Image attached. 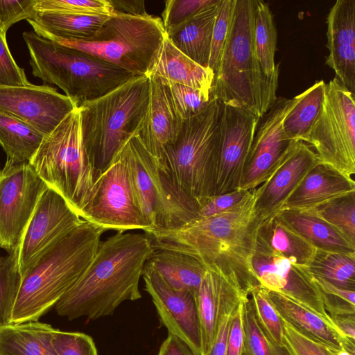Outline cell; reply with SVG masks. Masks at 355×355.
<instances>
[{"instance_id": "cell-8", "label": "cell", "mask_w": 355, "mask_h": 355, "mask_svg": "<svg viewBox=\"0 0 355 355\" xmlns=\"http://www.w3.org/2000/svg\"><path fill=\"white\" fill-rule=\"evenodd\" d=\"M29 163L80 216L98 176L83 144L78 107L44 137Z\"/></svg>"}, {"instance_id": "cell-42", "label": "cell", "mask_w": 355, "mask_h": 355, "mask_svg": "<svg viewBox=\"0 0 355 355\" xmlns=\"http://www.w3.org/2000/svg\"><path fill=\"white\" fill-rule=\"evenodd\" d=\"M234 0H220L214 25L209 68L216 73L230 28Z\"/></svg>"}, {"instance_id": "cell-31", "label": "cell", "mask_w": 355, "mask_h": 355, "mask_svg": "<svg viewBox=\"0 0 355 355\" xmlns=\"http://www.w3.org/2000/svg\"><path fill=\"white\" fill-rule=\"evenodd\" d=\"M277 215L316 249L355 254V245L312 210H282Z\"/></svg>"}, {"instance_id": "cell-55", "label": "cell", "mask_w": 355, "mask_h": 355, "mask_svg": "<svg viewBox=\"0 0 355 355\" xmlns=\"http://www.w3.org/2000/svg\"><path fill=\"white\" fill-rule=\"evenodd\" d=\"M336 355H354L345 349H339L336 352Z\"/></svg>"}, {"instance_id": "cell-37", "label": "cell", "mask_w": 355, "mask_h": 355, "mask_svg": "<svg viewBox=\"0 0 355 355\" xmlns=\"http://www.w3.org/2000/svg\"><path fill=\"white\" fill-rule=\"evenodd\" d=\"M242 327L241 355H288L285 347L275 344L259 326L250 296L242 304Z\"/></svg>"}, {"instance_id": "cell-10", "label": "cell", "mask_w": 355, "mask_h": 355, "mask_svg": "<svg viewBox=\"0 0 355 355\" xmlns=\"http://www.w3.org/2000/svg\"><path fill=\"white\" fill-rule=\"evenodd\" d=\"M162 19L150 15L113 12L91 37L69 40L42 37L110 62L133 75L148 76L166 38Z\"/></svg>"}, {"instance_id": "cell-2", "label": "cell", "mask_w": 355, "mask_h": 355, "mask_svg": "<svg viewBox=\"0 0 355 355\" xmlns=\"http://www.w3.org/2000/svg\"><path fill=\"white\" fill-rule=\"evenodd\" d=\"M144 234L121 233L100 242L85 272L55 306L69 320L112 315L124 301L141 298L139 280L154 251Z\"/></svg>"}, {"instance_id": "cell-39", "label": "cell", "mask_w": 355, "mask_h": 355, "mask_svg": "<svg viewBox=\"0 0 355 355\" xmlns=\"http://www.w3.org/2000/svg\"><path fill=\"white\" fill-rule=\"evenodd\" d=\"M255 318L267 336L276 345H283L282 318L271 300L267 289L261 286L249 295Z\"/></svg>"}, {"instance_id": "cell-6", "label": "cell", "mask_w": 355, "mask_h": 355, "mask_svg": "<svg viewBox=\"0 0 355 355\" xmlns=\"http://www.w3.org/2000/svg\"><path fill=\"white\" fill-rule=\"evenodd\" d=\"M222 115L223 103L211 96L202 111L183 120L176 140L160 162L180 190L199 205L215 196Z\"/></svg>"}, {"instance_id": "cell-17", "label": "cell", "mask_w": 355, "mask_h": 355, "mask_svg": "<svg viewBox=\"0 0 355 355\" xmlns=\"http://www.w3.org/2000/svg\"><path fill=\"white\" fill-rule=\"evenodd\" d=\"M142 277L145 290L151 297L161 322L168 334L180 338L196 355H202L196 295L187 291L173 288L146 263Z\"/></svg>"}, {"instance_id": "cell-47", "label": "cell", "mask_w": 355, "mask_h": 355, "mask_svg": "<svg viewBox=\"0 0 355 355\" xmlns=\"http://www.w3.org/2000/svg\"><path fill=\"white\" fill-rule=\"evenodd\" d=\"M214 0H168L162 13L164 29L187 19Z\"/></svg>"}, {"instance_id": "cell-22", "label": "cell", "mask_w": 355, "mask_h": 355, "mask_svg": "<svg viewBox=\"0 0 355 355\" xmlns=\"http://www.w3.org/2000/svg\"><path fill=\"white\" fill-rule=\"evenodd\" d=\"M149 78L148 107L136 136L160 163L166 148L176 140L183 120L173 105L168 87Z\"/></svg>"}, {"instance_id": "cell-19", "label": "cell", "mask_w": 355, "mask_h": 355, "mask_svg": "<svg viewBox=\"0 0 355 355\" xmlns=\"http://www.w3.org/2000/svg\"><path fill=\"white\" fill-rule=\"evenodd\" d=\"M260 119L223 103L221 141L215 196L239 189L248 153Z\"/></svg>"}, {"instance_id": "cell-50", "label": "cell", "mask_w": 355, "mask_h": 355, "mask_svg": "<svg viewBox=\"0 0 355 355\" xmlns=\"http://www.w3.org/2000/svg\"><path fill=\"white\" fill-rule=\"evenodd\" d=\"M243 302L236 308L232 315L230 328L227 346L225 355H241L243 344Z\"/></svg>"}, {"instance_id": "cell-49", "label": "cell", "mask_w": 355, "mask_h": 355, "mask_svg": "<svg viewBox=\"0 0 355 355\" xmlns=\"http://www.w3.org/2000/svg\"><path fill=\"white\" fill-rule=\"evenodd\" d=\"M249 191L236 190L212 196L200 203L198 217H208L221 214L240 202Z\"/></svg>"}, {"instance_id": "cell-54", "label": "cell", "mask_w": 355, "mask_h": 355, "mask_svg": "<svg viewBox=\"0 0 355 355\" xmlns=\"http://www.w3.org/2000/svg\"><path fill=\"white\" fill-rule=\"evenodd\" d=\"M330 318L341 334L355 343V314L334 315Z\"/></svg>"}, {"instance_id": "cell-7", "label": "cell", "mask_w": 355, "mask_h": 355, "mask_svg": "<svg viewBox=\"0 0 355 355\" xmlns=\"http://www.w3.org/2000/svg\"><path fill=\"white\" fill-rule=\"evenodd\" d=\"M32 74L54 84L78 107L98 98L135 77L129 72L89 53L61 46L37 35L22 34Z\"/></svg>"}, {"instance_id": "cell-14", "label": "cell", "mask_w": 355, "mask_h": 355, "mask_svg": "<svg viewBox=\"0 0 355 355\" xmlns=\"http://www.w3.org/2000/svg\"><path fill=\"white\" fill-rule=\"evenodd\" d=\"M84 221L60 194L47 187L37 203L19 248L20 276Z\"/></svg>"}, {"instance_id": "cell-15", "label": "cell", "mask_w": 355, "mask_h": 355, "mask_svg": "<svg viewBox=\"0 0 355 355\" xmlns=\"http://www.w3.org/2000/svg\"><path fill=\"white\" fill-rule=\"evenodd\" d=\"M252 266L261 286L281 293L332 322L324 309L322 294L308 267L272 250L257 235Z\"/></svg>"}, {"instance_id": "cell-27", "label": "cell", "mask_w": 355, "mask_h": 355, "mask_svg": "<svg viewBox=\"0 0 355 355\" xmlns=\"http://www.w3.org/2000/svg\"><path fill=\"white\" fill-rule=\"evenodd\" d=\"M220 0H214L182 22L165 29L166 37L179 51L209 68L212 32Z\"/></svg>"}, {"instance_id": "cell-12", "label": "cell", "mask_w": 355, "mask_h": 355, "mask_svg": "<svg viewBox=\"0 0 355 355\" xmlns=\"http://www.w3.org/2000/svg\"><path fill=\"white\" fill-rule=\"evenodd\" d=\"M47 187L29 162L6 160L0 170V248L19 249L37 203Z\"/></svg>"}, {"instance_id": "cell-5", "label": "cell", "mask_w": 355, "mask_h": 355, "mask_svg": "<svg viewBox=\"0 0 355 355\" xmlns=\"http://www.w3.org/2000/svg\"><path fill=\"white\" fill-rule=\"evenodd\" d=\"M150 78L135 76L78 108L85 150L98 178L138 132L148 107Z\"/></svg>"}, {"instance_id": "cell-34", "label": "cell", "mask_w": 355, "mask_h": 355, "mask_svg": "<svg viewBox=\"0 0 355 355\" xmlns=\"http://www.w3.org/2000/svg\"><path fill=\"white\" fill-rule=\"evenodd\" d=\"M325 83L323 80L316 81L300 94L299 101L283 123V130L288 139L305 141L309 132L321 111Z\"/></svg>"}, {"instance_id": "cell-23", "label": "cell", "mask_w": 355, "mask_h": 355, "mask_svg": "<svg viewBox=\"0 0 355 355\" xmlns=\"http://www.w3.org/2000/svg\"><path fill=\"white\" fill-rule=\"evenodd\" d=\"M248 297L220 273L207 270L196 295L202 355L210 350L220 319Z\"/></svg>"}, {"instance_id": "cell-21", "label": "cell", "mask_w": 355, "mask_h": 355, "mask_svg": "<svg viewBox=\"0 0 355 355\" xmlns=\"http://www.w3.org/2000/svg\"><path fill=\"white\" fill-rule=\"evenodd\" d=\"M326 64L355 94V0H337L327 18Z\"/></svg>"}, {"instance_id": "cell-53", "label": "cell", "mask_w": 355, "mask_h": 355, "mask_svg": "<svg viewBox=\"0 0 355 355\" xmlns=\"http://www.w3.org/2000/svg\"><path fill=\"white\" fill-rule=\"evenodd\" d=\"M157 355H196L178 337L168 334L160 346Z\"/></svg>"}, {"instance_id": "cell-4", "label": "cell", "mask_w": 355, "mask_h": 355, "mask_svg": "<svg viewBox=\"0 0 355 355\" xmlns=\"http://www.w3.org/2000/svg\"><path fill=\"white\" fill-rule=\"evenodd\" d=\"M255 0H234L230 28L210 96L261 119L277 99L279 73L267 76L254 42Z\"/></svg>"}, {"instance_id": "cell-45", "label": "cell", "mask_w": 355, "mask_h": 355, "mask_svg": "<svg viewBox=\"0 0 355 355\" xmlns=\"http://www.w3.org/2000/svg\"><path fill=\"white\" fill-rule=\"evenodd\" d=\"M52 344L58 355H98L92 338L80 332L55 329Z\"/></svg>"}, {"instance_id": "cell-18", "label": "cell", "mask_w": 355, "mask_h": 355, "mask_svg": "<svg viewBox=\"0 0 355 355\" xmlns=\"http://www.w3.org/2000/svg\"><path fill=\"white\" fill-rule=\"evenodd\" d=\"M76 107L71 99L49 85L0 86V112L19 119L44 136Z\"/></svg>"}, {"instance_id": "cell-41", "label": "cell", "mask_w": 355, "mask_h": 355, "mask_svg": "<svg viewBox=\"0 0 355 355\" xmlns=\"http://www.w3.org/2000/svg\"><path fill=\"white\" fill-rule=\"evenodd\" d=\"M37 12L66 14H112L108 0H37L34 6Z\"/></svg>"}, {"instance_id": "cell-36", "label": "cell", "mask_w": 355, "mask_h": 355, "mask_svg": "<svg viewBox=\"0 0 355 355\" xmlns=\"http://www.w3.org/2000/svg\"><path fill=\"white\" fill-rule=\"evenodd\" d=\"M254 42L263 73L267 76L279 73V64L275 62L277 33L274 18L269 4L261 0H255Z\"/></svg>"}, {"instance_id": "cell-11", "label": "cell", "mask_w": 355, "mask_h": 355, "mask_svg": "<svg viewBox=\"0 0 355 355\" xmlns=\"http://www.w3.org/2000/svg\"><path fill=\"white\" fill-rule=\"evenodd\" d=\"M304 143L319 162L351 178L355 173L354 94L336 77L325 83L321 111Z\"/></svg>"}, {"instance_id": "cell-28", "label": "cell", "mask_w": 355, "mask_h": 355, "mask_svg": "<svg viewBox=\"0 0 355 355\" xmlns=\"http://www.w3.org/2000/svg\"><path fill=\"white\" fill-rule=\"evenodd\" d=\"M55 329L40 321L0 326V355H58L52 344Z\"/></svg>"}, {"instance_id": "cell-1", "label": "cell", "mask_w": 355, "mask_h": 355, "mask_svg": "<svg viewBox=\"0 0 355 355\" xmlns=\"http://www.w3.org/2000/svg\"><path fill=\"white\" fill-rule=\"evenodd\" d=\"M257 188L228 210L197 217L175 230L144 232L154 250L182 252L220 273L246 296L260 286L252 266L260 223L254 216Z\"/></svg>"}, {"instance_id": "cell-51", "label": "cell", "mask_w": 355, "mask_h": 355, "mask_svg": "<svg viewBox=\"0 0 355 355\" xmlns=\"http://www.w3.org/2000/svg\"><path fill=\"white\" fill-rule=\"evenodd\" d=\"M234 311L220 319L213 345L206 355L225 354L232 318Z\"/></svg>"}, {"instance_id": "cell-13", "label": "cell", "mask_w": 355, "mask_h": 355, "mask_svg": "<svg viewBox=\"0 0 355 355\" xmlns=\"http://www.w3.org/2000/svg\"><path fill=\"white\" fill-rule=\"evenodd\" d=\"M80 217L105 230L121 233L150 228L134 202L126 168L120 158L98 178Z\"/></svg>"}, {"instance_id": "cell-40", "label": "cell", "mask_w": 355, "mask_h": 355, "mask_svg": "<svg viewBox=\"0 0 355 355\" xmlns=\"http://www.w3.org/2000/svg\"><path fill=\"white\" fill-rule=\"evenodd\" d=\"M19 249L0 257V326L10 322L12 308L20 285Z\"/></svg>"}, {"instance_id": "cell-48", "label": "cell", "mask_w": 355, "mask_h": 355, "mask_svg": "<svg viewBox=\"0 0 355 355\" xmlns=\"http://www.w3.org/2000/svg\"><path fill=\"white\" fill-rule=\"evenodd\" d=\"M31 84L24 69L13 58L6 37L0 33V86H26Z\"/></svg>"}, {"instance_id": "cell-35", "label": "cell", "mask_w": 355, "mask_h": 355, "mask_svg": "<svg viewBox=\"0 0 355 355\" xmlns=\"http://www.w3.org/2000/svg\"><path fill=\"white\" fill-rule=\"evenodd\" d=\"M308 270L313 277L342 288L355 291V254L317 249Z\"/></svg>"}, {"instance_id": "cell-3", "label": "cell", "mask_w": 355, "mask_h": 355, "mask_svg": "<svg viewBox=\"0 0 355 355\" xmlns=\"http://www.w3.org/2000/svg\"><path fill=\"white\" fill-rule=\"evenodd\" d=\"M105 229L84 221L46 251L21 277L9 323L39 321L92 262Z\"/></svg>"}, {"instance_id": "cell-44", "label": "cell", "mask_w": 355, "mask_h": 355, "mask_svg": "<svg viewBox=\"0 0 355 355\" xmlns=\"http://www.w3.org/2000/svg\"><path fill=\"white\" fill-rule=\"evenodd\" d=\"M168 87L173 105L182 120L202 111L211 98L209 93L187 86L173 85Z\"/></svg>"}, {"instance_id": "cell-9", "label": "cell", "mask_w": 355, "mask_h": 355, "mask_svg": "<svg viewBox=\"0 0 355 355\" xmlns=\"http://www.w3.org/2000/svg\"><path fill=\"white\" fill-rule=\"evenodd\" d=\"M117 157L125 166L134 202L150 226L144 232L175 230L198 217L199 203L180 190L136 135Z\"/></svg>"}, {"instance_id": "cell-32", "label": "cell", "mask_w": 355, "mask_h": 355, "mask_svg": "<svg viewBox=\"0 0 355 355\" xmlns=\"http://www.w3.org/2000/svg\"><path fill=\"white\" fill-rule=\"evenodd\" d=\"M257 237L272 250L305 267H308L317 250L277 214L260 225Z\"/></svg>"}, {"instance_id": "cell-26", "label": "cell", "mask_w": 355, "mask_h": 355, "mask_svg": "<svg viewBox=\"0 0 355 355\" xmlns=\"http://www.w3.org/2000/svg\"><path fill=\"white\" fill-rule=\"evenodd\" d=\"M268 295L281 317L308 337L334 349L354 354L355 344L330 322L310 309L277 292Z\"/></svg>"}, {"instance_id": "cell-46", "label": "cell", "mask_w": 355, "mask_h": 355, "mask_svg": "<svg viewBox=\"0 0 355 355\" xmlns=\"http://www.w3.org/2000/svg\"><path fill=\"white\" fill-rule=\"evenodd\" d=\"M37 0H0V33L6 37L9 28L22 20L32 19Z\"/></svg>"}, {"instance_id": "cell-29", "label": "cell", "mask_w": 355, "mask_h": 355, "mask_svg": "<svg viewBox=\"0 0 355 355\" xmlns=\"http://www.w3.org/2000/svg\"><path fill=\"white\" fill-rule=\"evenodd\" d=\"M110 15L36 12L32 19L26 21L40 37L83 40L93 36Z\"/></svg>"}, {"instance_id": "cell-33", "label": "cell", "mask_w": 355, "mask_h": 355, "mask_svg": "<svg viewBox=\"0 0 355 355\" xmlns=\"http://www.w3.org/2000/svg\"><path fill=\"white\" fill-rule=\"evenodd\" d=\"M44 137L26 123L0 112V146L6 154V160L29 162Z\"/></svg>"}, {"instance_id": "cell-43", "label": "cell", "mask_w": 355, "mask_h": 355, "mask_svg": "<svg viewBox=\"0 0 355 355\" xmlns=\"http://www.w3.org/2000/svg\"><path fill=\"white\" fill-rule=\"evenodd\" d=\"M282 322L283 345L288 355H336L339 350L308 337L283 318Z\"/></svg>"}, {"instance_id": "cell-38", "label": "cell", "mask_w": 355, "mask_h": 355, "mask_svg": "<svg viewBox=\"0 0 355 355\" xmlns=\"http://www.w3.org/2000/svg\"><path fill=\"white\" fill-rule=\"evenodd\" d=\"M311 210L355 245V191L334 198Z\"/></svg>"}, {"instance_id": "cell-25", "label": "cell", "mask_w": 355, "mask_h": 355, "mask_svg": "<svg viewBox=\"0 0 355 355\" xmlns=\"http://www.w3.org/2000/svg\"><path fill=\"white\" fill-rule=\"evenodd\" d=\"M147 76L166 86L181 85L211 94L214 74L179 51L166 36Z\"/></svg>"}, {"instance_id": "cell-16", "label": "cell", "mask_w": 355, "mask_h": 355, "mask_svg": "<svg viewBox=\"0 0 355 355\" xmlns=\"http://www.w3.org/2000/svg\"><path fill=\"white\" fill-rule=\"evenodd\" d=\"M300 98H277L260 119L245 162L240 190L250 191L261 185L277 168L296 142L286 137L283 123Z\"/></svg>"}, {"instance_id": "cell-30", "label": "cell", "mask_w": 355, "mask_h": 355, "mask_svg": "<svg viewBox=\"0 0 355 355\" xmlns=\"http://www.w3.org/2000/svg\"><path fill=\"white\" fill-rule=\"evenodd\" d=\"M146 263L152 266L173 288L197 295L205 267L194 257L182 252L157 249Z\"/></svg>"}, {"instance_id": "cell-20", "label": "cell", "mask_w": 355, "mask_h": 355, "mask_svg": "<svg viewBox=\"0 0 355 355\" xmlns=\"http://www.w3.org/2000/svg\"><path fill=\"white\" fill-rule=\"evenodd\" d=\"M318 162L313 148L303 141H296L289 148L272 174L257 187L254 212L260 224L282 210L289 196Z\"/></svg>"}, {"instance_id": "cell-24", "label": "cell", "mask_w": 355, "mask_h": 355, "mask_svg": "<svg viewBox=\"0 0 355 355\" xmlns=\"http://www.w3.org/2000/svg\"><path fill=\"white\" fill-rule=\"evenodd\" d=\"M353 191H355L353 178L318 162L289 196L282 210L313 209Z\"/></svg>"}, {"instance_id": "cell-52", "label": "cell", "mask_w": 355, "mask_h": 355, "mask_svg": "<svg viewBox=\"0 0 355 355\" xmlns=\"http://www.w3.org/2000/svg\"><path fill=\"white\" fill-rule=\"evenodd\" d=\"M113 12L134 16H147L143 0H108Z\"/></svg>"}]
</instances>
